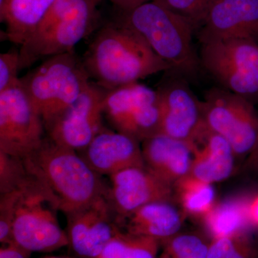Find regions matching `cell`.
I'll list each match as a JSON object with an SVG mask.
<instances>
[{
    "mask_svg": "<svg viewBox=\"0 0 258 258\" xmlns=\"http://www.w3.org/2000/svg\"><path fill=\"white\" fill-rule=\"evenodd\" d=\"M82 60L90 79L108 91L171 69L138 32L116 20L98 29Z\"/></svg>",
    "mask_w": 258,
    "mask_h": 258,
    "instance_id": "6da1fadb",
    "label": "cell"
},
{
    "mask_svg": "<svg viewBox=\"0 0 258 258\" xmlns=\"http://www.w3.org/2000/svg\"><path fill=\"white\" fill-rule=\"evenodd\" d=\"M29 176L57 210L66 215L106 195L108 186L76 151L45 137L40 148L24 158Z\"/></svg>",
    "mask_w": 258,
    "mask_h": 258,
    "instance_id": "7a4b0ae2",
    "label": "cell"
},
{
    "mask_svg": "<svg viewBox=\"0 0 258 258\" xmlns=\"http://www.w3.org/2000/svg\"><path fill=\"white\" fill-rule=\"evenodd\" d=\"M118 11L115 20L138 32L171 71L186 79L198 76L202 67L193 46L195 30L187 20L156 1Z\"/></svg>",
    "mask_w": 258,
    "mask_h": 258,
    "instance_id": "3957f363",
    "label": "cell"
},
{
    "mask_svg": "<svg viewBox=\"0 0 258 258\" xmlns=\"http://www.w3.org/2000/svg\"><path fill=\"white\" fill-rule=\"evenodd\" d=\"M101 0H55L20 46V70L37 61L74 51L99 26Z\"/></svg>",
    "mask_w": 258,
    "mask_h": 258,
    "instance_id": "277c9868",
    "label": "cell"
},
{
    "mask_svg": "<svg viewBox=\"0 0 258 258\" xmlns=\"http://www.w3.org/2000/svg\"><path fill=\"white\" fill-rule=\"evenodd\" d=\"M91 80L74 51L45 59L20 79V84L44 125L74 103Z\"/></svg>",
    "mask_w": 258,
    "mask_h": 258,
    "instance_id": "5b68a950",
    "label": "cell"
},
{
    "mask_svg": "<svg viewBox=\"0 0 258 258\" xmlns=\"http://www.w3.org/2000/svg\"><path fill=\"white\" fill-rule=\"evenodd\" d=\"M204 69L221 87L258 103V44L252 37L214 39L200 42Z\"/></svg>",
    "mask_w": 258,
    "mask_h": 258,
    "instance_id": "8992f818",
    "label": "cell"
},
{
    "mask_svg": "<svg viewBox=\"0 0 258 258\" xmlns=\"http://www.w3.org/2000/svg\"><path fill=\"white\" fill-rule=\"evenodd\" d=\"M202 107L205 126L225 138L236 157H247L258 139L254 103L220 86L205 93Z\"/></svg>",
    "mask_w": 258,
    "mask_h": 258,
    "instance_id": "52a82bcc",
    "label": "cell"
},
{
    "mask_svg": "<svg viewBox=\"0 0 258 258\" xmlns=\"http://www.w3.org/2000/svg\"><path fill=\"white\" fill-rule=\"evenodd\" d=\"M57 210L29 176L21 186V195L13 224V242L28 252H51L69 245L61 228Z\"/></svg>",
    "mask_w": 258,
    "mask_h": 258,
    "instance_id": "ba28073f",
    "label": "cell"
},
{
    "mask_svg": "<svg viewBox=\"0 0 258 258\" xmlns=\"http://www.w3.org/2000/svg\"><path fill=\"white\" fill-rule=\"evenodd\" d=\"M104 117L116 132L143 142L161 134V111L157 91L139 82L108 91Z\"/></svg>",
    "mask_w": 258,
    "mask_h": 258,
    "instance_id": "9c48e42d",
    "label": "cell"
},
{
    "mask_svg": "<svg viewBox=\"0 0 258 258\" xmlns=\"http://www.w3.org/2000/svg\"><path fill=\"white\" fill-rule=\"evenodd\" d=\"M45 132L20 83L0 92V152L23 159L40 148Z\"/></svg>",
    "mask_w": 258,
    "mask_h": 258,
    "instance_id": "30bf717a",
    "label": "cell"
},
{
    "mask_svg": "<svg viewBox=\"0 0 258 258\" xmlns=\"http://www.w3.org/2000/svg\"><path fill=\"white\" fill-rule=\"evenodd\" d=\"M108 90L91 81L79 98L45 126L47 137L62 147L82 152L107 128L103 124Z\"/></svg>",
    "mask_w": 258,
    "mask_h": 258,
    "instance_id": "8fae6325",
    "label": "cell"
},
{
    "mask_svg": "<svg viewBox=\"0 0 258 258\" xmlns=\"http://www.w3.org/2000/svg\"><path fill=\"white\" fill-rule=\"evenodd\" d=\"M164 74L157 90L161 106V134L191 147L205 128L202 101L184 76L171 70Z\"/></svg>",
    "mask_w": 258,
    "mask_h": 258,
    "instance_id": "7c38bea8",
    "label": "cell"
},
{
    "mask_svg": "<svg viewBox=\"0 0 258 258\" xmlns=\"http://www.w3.org/2000/svg\"><path fill=\"white\" fill-rule=\"evenodd\" d=\"M66 217L69 246L83 258L98 257L122 230L107 194Z\"/></svg>",
    "mask_w": 258,
    "mask_h": 258,
    "instance_id": "4fadbf2b",
    "label": "cell"
},
{
    "mask_svg": "<svg viewBox=\"0 0 258 258\" xmlns=\"http://www.w3.org/2000/svg\"><path fill=\"white\" fill-rule=\"evenodd\" d=\"M108 197L118 225L147 204L171 201L174 187L166 184L145 166H135L110 176Z\"/></svg>",
    "mask_w": 258,
    "mask_h": 258,
    "instance_id": "5bb4252c",
    "label": "cell"
},
{
    "mask_svg": "<svg viewBox=\"0 0 258 258\" xmlns=\"http://www.w3.org/2000/svg\"><path fill=\"white\" fill-rule=\"evenodd\" d=\"M200 42L258 37V0H213L197 30Z\"/></svg>",
    "mask_w": 258,
    "mask_h": 258,
    "instance_id": "9a60e30c",
    "label": "cell"
},
{
    "mask_svg": "<svg viewBox=\"0 0 258 258\" xmlns=\"http://www.w3.org/2000/svg\"><path fill=\"white\" fill-rule=\"evenodd\" d=\"M79 154L101 176H110L128 168L145 166L142 143L108 128L98 134Z\"/></svg>",
    "mask_w": 258,
    "mask_h": 258,
    "instance_id": "2e32d148",
    "label": "cell"
},
{
    "mask_svg": "<svg viewBox=\"0 0 258 258\" xmlns=\"http://www.w3.org/2000/svg\"><path fill=\"white\" fill-rule=\"evenodd\" d=\"M144 165L166 184L174 185L189 175L193 159L191 145L158 134L142 142Z\"/></svg>",
    "mask_w": 258,
    "mask_h": 258,
    "instance_id": "e0dca14e",
    "label": "cell"
},
{
    "mask_svg": "<svg viewBox=\"0 0 258 258\" xmlns=\"http://www.w3.org/2000/svg\"><path fill=\"white\" fill-rule=\"evenodd\" d=\"M191 149L190 176L212 184L227 179L233 172L236 157L233 149L225 138L206 126L191 144Z\"/></svg>",
    "mask_w": 258,
    "mask_h": 258,
    "instance_id": "ac0fdd59",
    "label": "cell"
},
{
    "mask_svg": "<svg viewBox=\"0 0 258 258\" xmlns=\"http://www.w3.org/2000/svg\"><path fill=\"white\" fill-rule=\"evenodd\" d=\"M181 214L169 201L147 204L127 217L121 229L136 236L152 237L161 242L179 233Z\"/></svg>",
    "mask_w": 258,
    "mask_h": 258,
    "instance_id": "d6986e66",
    "label": "cell"
},
{
    "mask_svg": "<svg viewBox=\"0 0 258 258\" xmlns=\"http://www.w3.org/2000/svg\"><path fill=\"white\" fill-rule=\"evenodd\" d=\"M55 1L0 0V21L6 27L5 38L21 46Z\"/></svg>",
    "mask_w": 258,
    "mask_h": 258,
    "instance_id": "ffe728a7",
    "label": "cell"
},
{
    "mask_svg": "<svg viewBox=\"0 0 258 258\" xmlns=\"http://www.w3.org/2000/svg\"><path fill=\"white\" fill-rule=\"evenodd\" d=\"M205 224L214 238L244 232L249 225L246 201H232L214 206L205 215Z\"/></svg>",
    "mask_w": 258,
    "mask_h": 258,
    "instance_id": "44dd1931",
    "label": "cell"
},
{
    "mask_svg": "<svg viewBox=\"0 0 258 258\" xmlns=\"http://www.w3.org/2000/svg\"><path fill=\"white\" fill-rule=\"evenodd\" d=\"M181 206L188 213L205 216L214 207L215 191L212 184L188 175L174 186Z\"/></svg>",
    "mask_w": 258,
    "mask_h": 258,
    "instance_id": "7402d4cb",
    "label": "cell"
},
{
    "mask_svg": "<svg viewBox=\"0 0 258 258\" xmlns=\"http://www.w3.org/2000/svg\"><path fill=\"white\" fill-rule=\"evenodd\" d=\"M158 258H207L209 244L202 236L178 233L163 241Z\"/></svg>",
    "mask_w": 258,
    "mask_h": 258,
    "instance_id": "603a6c76",
    "label": "cell"
},
{
    "mask_svg": "<svg viewBox=\"0 0 258 258\" xmlns=\"http://www.w3.org/2000/svg\"><path fill=\"white\" fill-rule=\"evenodd\" d=\"M254 252L244 232L214 238L209 244L207 258H253Z\"/></svg>",
    "mask_w": 258,
    "mask_h": 258,
    "instance_id": "cb8c5ba5",
    "label": "cell"
},
{
    "mask_svg": "<svg viewBox=\"0 0 258 258\" xmlns=\"http://www.w3.org/2000/svg\"><path fill=\"white\" fill-rule=\"evenodd\" d=\"M29 175L23 159L0 152V192L8 193L23 186Z\"/></svg>",
    "mask_w": 258,
    "mask_h": 258,
    "instance_id": "d4e9b609",
    "label": "cell"
},
{
    "mask_svg": "<svg viewBox=\"0 0 258 258\" xmlns=\"http://www.w3.org/2000/svg\"><path fill=\"white\" fill-rule=\"evenodd\" d=\"M187 20L195 32L213 0H154Z\"/></svg>",
    "mask_w": 258,
    "mask_h": 258,
    "instance_id": "484cf974",
    "label": "cell"
},
{
    "mask_svg": "<svg viewBox=\"0 0 258 258\" xmlns=\"http://www.w3.org/2000/svg\"><path fill=\"white\" fill-rule=\"evenodd\" d=\"M21 195V186L8 193L2 194L0 199V242L3 245L13 244V224Z\"/></svg>",
    "mask_w": 258,
    "mask_h": 258,
    "instance_id": "4316f807",
    "label": "cell"
},
{
    "mask_svg": "<svg viewBox=\"0 0 258 258\" xmlns=\"http://www.w3.org/2000/svg\"><path fill=\"white\" fill-rule=\"evenodd\" d=\"M20 50H12L0 55V92L20 83Z\"/></svg>",
    "mask_w": 258,
    "mask_h": 258,
    "instance_id": "83f0119b",
    "label": "cell"
},
{
    "mask_svg": "<svg viewBox=\"0 0 258 258\" xmlns=\"http://www.w3.org/2000/svg\"><path fill=\"white\" fill-rule=\"evenodd\" d=\"M160 242L152 237L132 235L126 252L123 258H158Z\"/></svg>",
    "mask_w": 258,
    "mask_h": 258,
    "instance_id": "f1b7e54d",
    "label": "cell"
},
{
    "mask_svg": "<svg viewBox=\"0 0 258 258\" xmlns=\"http://www.w3.org/2000/svg\"><path fill=\"white\" fill-rule=\"evenodd\" d=\"M132 240V235L120 230L96 258H123Z\"/></svg>",
    "mask_w": 258,
    "mask_h": 258,
    "instance_id": "f546056e",
    "label": "cell"
},
{
    "mask_svg": "<svg viewBox=\"0 0 258 258\" xmlns=\"http://www.w3.org/2000/svg\"><path fill=\"white\" fill-rule=\"evenodd\" d=\"M30 254L15 243L3 245L0 249V258H29Z\"/></svg>",
    "mask_w": 258,
    "mask_h": 258,
    "instance_id": "4dcf8cb0",
    "label": "cell"
},
{
    "mask_svg": "<svg viewBox=\"0 0 258 258\" xmlns=\"http://www.w3.org/2000/svg\"><path fill=\"white\" fill-rule=\"evenodd\" d=\"M246 212L249 225L258 227V195L246 201Z\"/></svg>",
    "mask_w": 258,
    "mask_h": 258,
    "instance_id": "1f68e13d",
    "label": "cell"
},
{
    "mask_svg": "<svg viewBox=\"0 0 258 258\" xmlns=\"http://www.w3.org/2000/svg\"><path fill=\"white\" fill-rule=\"evenodd\" d=\"M243 168L246 172L258 176V139L252 152L247 156Z\"/></svg>",
    "mask_w": 258,
    "mask_h": 258,
    "instance_id": "d6a6232c",
    "label": "cell"
},
{
    "mask_svg": "<svg viewBox=\"0 0 258 258\" xmlns=\"http://www.w3.org/2000/svg\"><path fill=\"white\" fill-rule=\"evenodd\" d=\"M120 11H128L154 0H108Z\"/></svg>",
    "mask_w": 258,
    "mask_h": 258,
    "instance_id": "836d02e7",
    "label": "cell"
},
{
    "mask_svg": "<svg viewBox=\"0 0 258 258\" xmlns=\"http://www.w3.org/2000/svg\"><path fill=\"white\" fill-rule=\"evenodd\" d=\"M50 258H60V257H50Z\"/></svg>",
    "mask_w": 258,
    "mask_h": 258,
    "instance_id": "e575fe53",
    "label": "cell"
}]
</instances>
